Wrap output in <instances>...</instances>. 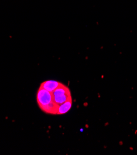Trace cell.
<instances>
[{
	"mask_svg": "<svg viewBox=\"0 0 137 155\" xmlns=\"http://www.w3.org/2000/svg\"><path fill=\"white\" fill-rule=\"evenodd\" d=\"M72 106V100L66 101L65 103L60 104L57 111V114L61 115V114H64L67 113L71 109Z\"/></svg>",
	"mask_w": 137,
	"mask_h": 155,
	"instance_id": "cell-5",
	"label": "cell"
},
{
	"mask_svg": "<svg viewBox=\"0 0 137 155\" xmlns=\"http://www.w3.org/2000/svg\"><path fill=\"white\" fill-rule=\"evenodd\" d=\"M53 100V93L40 87L37 93V101L39 107L50 104Z\"/></svg>",
	"mask_w": 137,
	"mask_h": 155,
	"instance_id": "cell-2",
	"label": "cell"
},
{
	"mask_svg": "<svg viewBox=\"0 0 137 155\" xmlns=\"http://www.w3.org/2000/svg\"><path fill=\"white\" fill-rule=\"evenodd\" d=\"M62 83L57 82L56 81L49 80L41 83L40 85V87L45 89L46 90H47L50 92L53 93L57 88H58L60 85Z\"/></svg>",
	"mask_w": 137,
	"mask_h": 155,
	"instance_id": "cell-3",
	"label": "cell"
},
{
	"mask_svg": "<svg viewBox=\"0 0 137 155\" xmlns=\"http://www.w3.org/2000/svg\"><path fill=\"white\" fill-rule=\"evenodd\" d=\"M53 100L59 105L66 101L72 100L71 93L69 87L63 84H60V85L53 92Z\"/></svg>",
	"mask_w": 137,
	"mask_h": 155,
	"instance_id": "cell-1",
	"label": "cell"
},
{
	"mask_svg": "<svg viewBox=\"0 0 137 155\" xmlns=\"http://www.w3.org/2000/svg\"><path fill=\"white\" fill-rule=\"evenodd\" d=\"M59 105L56 103L53 100L48 104L43 106L40 110L44 113L49 114H57V111Z\"/></svg>",
	"mask_w": 137,
	"mask_h": 155,
	"instance_id": "cell-4",
	"label": "cell"
}]
</instances>
